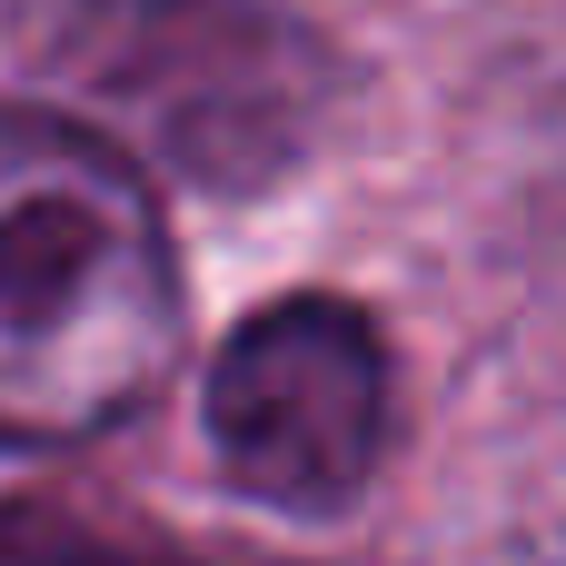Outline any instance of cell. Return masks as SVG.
Returning <instances> with one entry per match:
<instances>
[{"label":"cell","mask_w":566,"mask_h":566,"mask_svg":"<svg viewBox=\"0 0 566 566\" xmlns=\"http://www.w3.org/2000/svg\"><path fill=\"white\" fill-rule=\"evenodd\" d=\"M219 478L269 517H348L398 438L388 328L338 289H289L249 308L199 388Z\"/></svg>","instance_id":"3957f363"},{"label":"cell","mask_w":566,"mask_h":566,"mask_svg":"<svg viewBox=\"0 0 566 566\" xmlns=\"http://www.w3.org/2000/svg\"><path fill=\"white\" fill-rule=\"evenodd\" d=\"M0 566H279V557H229L199 537H139V527H99L70 507H0Z\"/></svg>","instance_id":"277c9868"},{"label":"cell","mask_w":566,"mask_h":566,"mask_svg":"<svg viewBox=\"0 0 566 566\" xmlns=\"http://www.w3.org/2000/svg\"><path fill=\"white\" fill-rule=\"evenodd\" d=\"M179 269L149 179L60 109H0V448H80L159 398Z\"/></svg>","instance_id":"6da1fadb"},{"label":"cell","mask_w":566,"mask_h":566,"mask_svg":"<svg viewBox=\"0 0 566 566\" xmlns=\"http://www.w3.org/2000/svg\"><path fill=\"white\" fill-rule=\"evenodd\" d=\"M0 70L199 189H269L338 90V50L269 0H0Z\"/></svg>","instance_id":"7a4b0ae2"}]
</instances>
